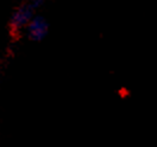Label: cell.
<instances>
[{"label": "cell", "instance_id": "cell-1", "mask_svg": "<svg viewBox=\"0 0 157 147\" xmlns=\"http://www.w3.org/2000/svg\"><path fill=\"white\" fill-rule=\"evenodd\" d=\"M35 9L31 6V4H24L21 5L19 9L14 11L13 16L11 17L10 20V31L12 36H16V33L20 31L21 29L26 28L29 21L32 19Z\"/></svg>", "mask_w": 157, "mask_h": 147}, {"label": "cell", "instance_id": "cell-2", "mask_svg": "<svg viewBox=\"0 0 157 147\" xmlns=\"http://www.w3.org/2000/svg\"><path fill=\"white\" fill-rule=\"evenodd\" d=\"M26 30H28V35L31 40L35 42H39L42 40L49 31V23L44 17L40 16H33L32 19L29 21V24L26 25Z\"/></svg>", "mask_w": 157, "mask_h": 147}]
</instances>
